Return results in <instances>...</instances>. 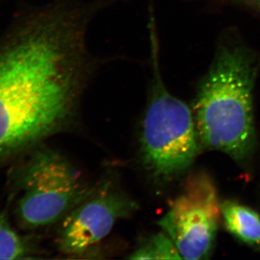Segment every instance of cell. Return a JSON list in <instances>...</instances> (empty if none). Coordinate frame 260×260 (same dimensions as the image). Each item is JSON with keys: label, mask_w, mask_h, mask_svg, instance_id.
<instances>
[{"label": "cell", "mask_w": 260, "mask_h": 260, "mask_svg": "<svg viewBox=\"0 0 260 260\" xmlns=\"http://www.w3.org/2000/svg\"><path fill=\"white\" fill-rule=\"evenodd\" d=\"M245 1L249 2V3H254L255 4L260 5V0H245Z\"/></svg>", "instance_id": "30bf717a"}, {"label": "cell", "mask_w": 260, "mask_h": 260, "mask_svg": "<svg viewBox=\"0 0 260 260\" xmlns=\"http://www.w3.org/2000/svg\"><path fill=\"white\" fill-rule=\"evenodd\" d=\"M127 258L131 259H182L172 239L162 230L145 238Z\"/></svg>", "instance_id": "ba28073f"}, {"label": "cell", "mask_w": 260, "mask_h": 260, "mask_svg": "<svg viewBox=\"0 0 260 260\" xmlns=\"http://www.w3.org/2000/svg\"><path fill=\"white\" fill-rule=\"evenodd\" d=\"M220 213L228 231L242 242L260 249V216L250 208L232 200L220 205Z\"/></svg>", "instance_id": "52a82bcc"}, {"label": "cell", "mask_w": 260, "mask_h": 260, "mask_svg": "<svg viewBox=\"0 0 260 260\" xmlns=\"http://www.w3.org/2000/svg\"><path fill=\"white\" fill-rule=\"evenodd\" d=\"M220 205L213 184L200 176L171 204L158 221L182 259H205L213 249L218 231Z\"/></svg>", "instance_id": "5b68a950"}, {"label": "cell", "mask_w": 260, "mask_h": 260, "mask_svg": "<svg viewBox=\"0 0 260 260\" xmlns=\"http://www.w3.org/2000/svg\"><path fill=\"white\" fill-rule=\"evenodd\" d=\"M131 197L113 181H104L61 220L58 249L69 256H81L108 237L119 220L138 209Z\"/></svg>", "instance_id": "8992f818"}, {"label": "cell", "mask_w": 260, "mask_h": 260, "mask_svg": "<svg viewBox=\"0 0 260 260\" xmlns=\"http://www.w3.org/2000/svg\"><path fill=\"white\" fill-rule=\"evenodd\" d=\"M30 246L12 226L8 213H0V259H23L28 258Z\"/></svg>", "instance_id": "9c48e42d"}, {"label": "cell", "mask_w": 260, "mask_h": 260, "mask_svg": "<svg viewBox=\"0 0 260 260\" xmlns=\"http://www.w3.org/2000/svg\"><path fill=\"white\" fill-rule=\"evenodd\" d=\"M88 20L55 3L0 52V162L54 133L88 81Z\"/></svg>", "instance_id": "6da1fadb"}, {"label": "cell", "mask_w": 260, "mask_h": 260, "mask_svg": "<svg viewBox=\"0 0 260 260\" xmlns=\"http://www.w3.org/2000/svg\"><path fill=\"white\" fill-rule=\"evenodd\" d=\"M151 90L140 136V158L157 181H167L183 174L199 152L194 117L189 107L172 95L160 76L155 27H151Z\"/></svg>", "instance_id": "3957f363"}, {"label": "cell", "mask_w": 260, "mask_h": 260, "mask_svg": "<svg viewBox=\"0 0 260 260\" xmlns=\"http://www.w3.org/2000/svg\"><path fill=\"white\" fill-rule=\"evenodd\" d=\"M256 67L242 47H220L194 106L200 143L242 161L255 140L252 90Z\"/></svg>", "instance_id": "7a4b0ae2"}, {"label": "cell", "mask_w": 260, "mask_h": 260, "mask_svg": "<svg viewBox=\"0 0 260 260\" xmlns=\"http://www.w3.org/2000/svg\"><path fill=\"white\" fill-rule=\"evenodd\" d=\"M15 213L24 228L37 229L60 221L93 190L61 154L43 148L18 169Z\"/></svg>", "instance_id": "277c9868"}]
</instances>
